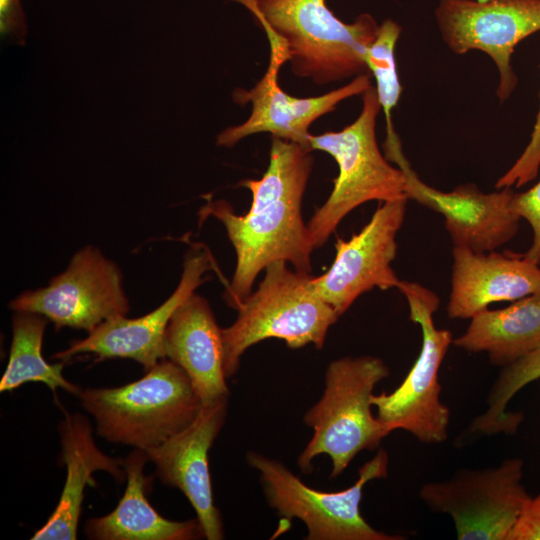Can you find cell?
<instances>
[{
    "mask_svg": "<svg viewBox=\"0 0 540 540\" xmlns=\"http://www.w3.org/2000/svg\"><path fill=\"white\" fill-rule=\"evenodd\" d=\"M312 167L311 150L272 137L263 176L239 183L252 194L248 212L237 215L224 200H209L200 209V222L213 216L224 225L236 253V267L225 294L231 307L236 309L252 292L258 274L274 261L311 272L314 248L302 218V200Z\"/></svg>",
    "mask_w": 540,
    "mask_h": 540,
    "instance_id": "6da1fadb",
    "label": "cell"
},
{
    "mask_svg": "<svg viewBox=\"0 0 540 540\" xmlns=\"http://www.w3.org/2000/svg\"><path fill=\"white\" fill-rule=\"evenodd\" d=\"M245 6L266 32L273 55L292 72L323 85L369 73L368 48L379 25L360 14L352 23L335 16L327 0H231Z\"/></svg>",
    "mask_w": 540,
    "mask_h": 540,
    "instance_id": "7a4b0ae2",
    "label": "cell"
},
{
    "mask_svg": "<svg viewBox=\"0 0 540 540\" xmlns=\"http://www.w3.org/2000/svg\"><path fill=\"white\" fill-rule=\"evenodd\" d=\"M263 280L236 307V320L221 328L226 378L239 369L240 359L251 346L269 338L298 349L312 344L323 348L329 328L339 318L322 298L315 277L277 260L266 266Z\"/></svg>",
    "mask_w": 540,
    "mask_h": 540,
    "instance_id": "3957f363",
    "label": "cell"
},
{
    "mask_svg": "<svg viewBox=\"0 0 540 540\" xmlns=\"http://www.w3.org/2000/svg\"><path fill=\"white\" fill-rule=\"evenodd\" d=\"M78 397L99 436L144 451L189 426L203 404L184 370L167 358L137 381L88 388Z\"/></svg>",
    "mask_w": 540,
    "mask_h": 540,
    "instance_id": "277c9868",
    "label": "cell"
},
{
    "mask_svg": "<svg viewBox=\"0 0 540 540\" xmlns=\"http://www.w3.org/2000/svg\"><path fill=\"white\" fill-rule=\"evenodd\" d=\"M388 376V366L374 356H348L329 363L322 396L303 416L313 430L297 459L303 473H311L313 460L325 454L331 460L330 477H336L358 453L379 447L390 433L371 411L372 395Z\"/></svg>",
    "mask_w": 540,
    "mask_h": 540,
    "instance_id": "5b68a950",
    "label": "cell"
},
{
    "mask_svg": "<svg viewBox=\"0 0 540 540\" xmlns=\"http://www.w3.org/2000/svg\"><path fill=\"white\" fill-rule=\"evenodd\" d=\"M362 109L350 125L337 132L312 135L310 149L328 153L338 165V176L325 201L307 223L313 248L329 239L339 223L356 207L369 202L406 198V177L381 153L376 120L381 109L375 88L363 94Z\"/></svg>",
    "mask_w": 540,
    "mask_h": 540,
    "instance_id": "8992f818",
    "label": "cell"
},
{
    "mask_svg": "<svg viewBox=\"0 0 540 540\" xmlns=\"http://www.w3.org/2000/svg\"><path fill=\"white\" fill-rule=\"evenodd\" d=\"M247 463L259 474L268 505L285 520L298 519L307 529V540H402L372 527L362 516L364 486L387 477L389 457L380 448L358 471L355 483L341 491L325 492L306 485L283 463L250 451Z\"/></svg>",
    "mask_w": 540,
    "mask_h": 540,
    "instance_id": "52a82bcc",
    "label": "cell"
},
{
    "mask_svg": "<svg viewBox=\"0 0 540 540\" xmlns=\"http://www.w3.org/2000/svg\"><path fill=\"white\" fill-rule=\"evenodd\" d=\"M398 289L408 302L410 320L421 329V349L403 382L391 393L373 394L372 405L389 433L402 429L421 443L440 444L448 437L450 410L441 401L439 371L452 333L434 323L440 304L434 292L403 280Z\"/></svg>",
    "mask_w": 540,
    "mask_h": 540,
    "instance_id": "ba28073f",
    "label": "cell"
},
{
    "mask_svg": "<svg viewBox=\"0 0 540 540\" xmlns=\"http://www.w3.org/2000/svg\"><path fill=\"white\" fill-rule=\"evenodd\" d=\"M524 463L505 459L484 469H460L447 480L428 482L419 497L434 513L451 517L458 540H507L530 495Z\"/></svg>",
    "mask_w": 540,
    "mask_h": 540,
    "instance_id": "9c48e42d",
    "label": "cell"
},
{
    "mask_svg": "<svg viewBox=\"0 0 540 540\" xmlns=\"http://www.w3.org/2000/svg\"><path fill=\"white\" fill-rule=\"evenodd\" d=\"M9 307L40 314L56 329L88 333L107 320L126 316L130 309L120 268L93 246L78 250L47 286L19 294Z\"/></svg>",
    "mask_w": 540,
    "mask_h": 540,
    "instance_id": "30bf717a",
    "label": "cell"
},
{
    "mask_svg": "<svg viewBox=\"0 0 540 540\" xmlns=\"http://www.w3.org/2000/svg\"><path fill=\"white\" fill-rule=\"evenodd\" d=\"M435 18L446 46L458 55L487 54L496 65V95L505 102L518 83L511 58L520 41L540 31V0H440Z\"/></svg>",
    "mask_w": 540,
    "mask_h": 540,
    "instance_id": "8fae6325",
    "label": "cell"
},
{
    "mask_svg": "<svg viewBox=\"0 0 540 540\" xmlns=\"http://www.w3.org/2000/svg\"><path fill=\"white\" fill-rule=\"evenodd\" d=\"M386 158L404 172L406 198L444 217L453 246L490 252L509 242L522 220L512 209L515 192L510 187L484 193L466 183L449 192L423 182L405 157L400 142L385 148Z\"/></svg>",
    "mask_w": 540,
    "mask_h": 540,
    "instance_id": "7c38bea8",
    "label": "cell"
},
{
    "mask_svg": "<svg viewBox=\"0 0 540 540\" xmlns=\"http://www.w3.org/2000/svg\"><path fill=\"white\" fill-rule=\"evenodd\" d=\"M407 201L401 198L382 202L358 233L348 240L337 239L335 259L324 274L315 277V284L339 317L359 296L373 288L398 289L401 280L392 262Z\"/></svg>",
    "mask_w": 540,
    "mask_h": 540,
    "instance_id": "4fadbf2b",
    "label": "cell"
},
{
    "mask_svg": "<svg viewBox=\"0 0 540 540\" xmlns=\"http://www.w3.org/2000/svg\"><path fill=\"white\" fill-rule=\"evenodd\" d=\"M213 267V259L205 248L190 250L176 289L159 307L137 318L120 316L107 320L53 358L65 362L78 354L91 353L100 359H132L149 370L166 358L164 337L173 313L206 281L205 274Z\"/></svg>",
    "mask_w": 540,
    "mask_h": 540,
    "instance_id": "5bb4252c",
    "label": "cell"
},
{
    "mask_svg": "<svg viewBox=\"0 0 540 540\" xmlns=\"http://www.w3.org/2000/svg\"><path fill=\"white\" fill-rule=\"evenodd\" d=\"M228 398L203 403L189 426L145 451L159 480L179 489L189 500L207 540L224 538L222 516L213 497L208 452L225 423Z\"/></svg>",
    "mask_w": 540,
    "mask_h": 540,
    "instance_id": "9a60e30c",
    "label": "cell"
},
{
    "mask_svg": "<svg viewBox=\"0 0 540 540\" xmlns=\"http://www.w3.org/2000/svg\"><path fill=\"white\" fill-rule=\"evenodd\" d=\"M282 65L280 61L270 58L266 73L252 89H238L233 93L235 102L251 103L252 110L245 122L229 127L218 135V145L232 147L250 135L270 133L272 137L288 140L311 150V124L334 111L343 100L363 94L372 87L370 73H365L326 94L297 98L287 94L279 86L278 73Z\"/></svg>",
    "mask_w": 540,
    "mask_h": 540,
    "instance_id": "2e32d148",
    "label": "cell"
},
{
    "mask_svg": "<svg viewBox=\"0 0 540 540\" xmlns=\"http://www.w3.org/2000/svg\"><path fill=\"white\" fill-rule=\"evenodd\" d=\"M447 314L471 319L488 306L540 293V265L523 253L475 252L453 246Z\"/></svg>",
    "mask_w": 540,
    "mask_h": 540,
    "instance_id": "e0dca14e",
    "label": "cell"
},
{
    "mask_svg": "<svg viewBox=\"0 0 540 540\" xmlns=\"http://www.w3.org/2000/svg\"><path fill=\"white\" fill-rule=\"evenodd\" d=\"M164 348L166 358L187 374L202 403L229 396L221 328L205 298L193 293L175 310Z\"/></svg>",
    "mask_w": 540,
    "mask_h": 540,
    "instance_id": "ac0fdd59",
    "label": "cell"
},
{
    "mask_svg": "<svg viewBox=\"0 0 540 540\" xmlns=\"http://www.w3.org/2000/svg\"><path fill=\"white\" fill-rule=\"evenodd\" d=\"M59 435L60 464L67 468L66 480L54 512L31 540L77 539L84 491L87 485H95L92 474L105 471L118 483L126 478L124 459L112 458L97 447L86 416L66 413L59 423Z\"/></svg>",
    "mask_w": 540,
    "mask_h": 540,
    "instance_id": "d6986e66",
    "label": "cell"
},
{
    "mask_svg": "<svg viewBox=\"0 0 540 540\" xmlns=\"http://www.w3.org/2000/svg\"><path fill=\"white\" fill-rule=\"evenodd\" d=\"M149 460L144 450L134 449L123 462L125 492L107 515L90 518L85 535L92 540H194L204 538L199 520L173 521L162 517L146 498L148 477L143 473Z\"/></svg>",
    "mask_w": 540,
    "mask_h": 540,
    "instance_id": "ffe728a7",
    "label": "cell"
},
{
    "mask_svg": "<svg viewBox=\"0 0 540 540\" xmlns=\"http://www.w3.org/2000/svg\"><path fill=\"white\" fill-rule=\"evenodd\" d=\"M452 344L469 353L484 352L500 367L523 358L540 347V293L477 313Z\"/></svg>",
    "mask_w": 540,
    "mask_h": 540,
    "instance_id": "44dd1931",
    "label": "cell"
},
{
    "mask_svg": "<svg viewBox=\"0 0 540 540\" xmlns=\"http://www.w3.org/2000/svg\"><path fill=\"white\" fill-rule=\"evenodd\" d=\"M48 319L15 311L8 364L0 381V391L9 392L27 382L45 384L55 394L58 388L79 396L82 390L63 375L64 362L50 364L42 356V343Z\"/></svg>",
    "mask_w": 540,
    "mask_h": 540,
    "instance_id": "7402d4cb",
    "label": "cell"
},
{
    "mask_svg": "<svg viewBox=\"0 0 540 540\" xmlns=\"http://www.w3.org/2000/svg\"><path fill=\"white\" fill-rule=\"evenodd\" d=\"M539 378L540 347L502 367L488 393L487 408L472 420L468 427L469 433L487 436L515 433L523 415L506 411L507 405L519 390Z\"/></svg>",
    "mask_w": 540,
    "mask_h": 540,
    "instance_id": "603a6c76",
    "label": "cell"
},
{
    "mask_svg": "<svg viewBox=\"0 0 540 540\" xmlns=\"http://www.w3.org/2000/svg\"><path fill=\"white\" fill-rule=\"evenodd\" d=\"M401 30L397 22L391 19L383 21L366 54V65L375 79V90L384 112L387 137L396 135L392 125V111L402 93L395 60V47Z\"/></svg>",
    "mask_w": 540,
    "mask_h": 540,
    "instance_id": "cb8c5ba5",
    "label": "cell"
},
{
    "mask_svg": "<svg viewBox=\"0 0 540 540\" xmlns=\"http://www.w3.org/2000/svg\"><path fill=\"white\" fill-rule=\"evenodd\" d=\"M540 168V103L530 140L512 164V166L497 180L496 189L506 187H522L538 175Z\"/></svg>",
    "mask_w": 540,
    "mask_h": 540,
    "instance_id": "d4e9b609",
    "label": "cell"
},
{
    "mask_svg": "<svg viewBox=\"0 0 540 540\" xmlns=\"http://www.w3.org/2000/svg\"><path fill=\"white\" fill-rule=\"evenodd\" d=\"M512 209L521 219L526 220L532 229V243L523 254L540 265V181L527 191L515 192Z\"/></svg>",
    "mask_w": 540,
    "mask_h": 540,
    "instance_id": "484cf974",
    "label": "cell"
},
{
    "mask_svg": "<svg viewBox=\"0 0 540 540\" xmlns=\"http://www.w3.org/2000/svg\"><path fill=\"white\" fill-rule=\"evenodd\" d=\"M507 540H540V493L530 496Z\"/></svg>",
    "mask_w": 540,
    "mask_h": 540,
    "instance_id": "4316f807",
    "label": "cell"
},
{
    "mask_svg": "<svg viewBox=\"0 0 540 540\" xmlns=\"http://www.w3.org/2000/svg\"><path fill=\"white\" fill-rule=\"evenodd\" d=\"M0 31L2 36L24 42L27 28L20 0H0Z\"/></svg>",
    "mask_w": 540,
    "mask_h": 540,
    "instance_id": "83f0119b",
    "label": "cell"
}]
</instances>
